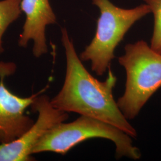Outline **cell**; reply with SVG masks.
<instances>
[{"instance_id":"1","label":"cell","mask_w":161,"mask_h":161,"mask_svg":"<svg viewBox=\"0 0 161 161\" xmlns=\"http://www.w3.org/2000/svg\"><path fill=\"white\" fill-rule=\"evenodd\" d=\"M61 32L66 60V75L62 89L51 99L53 106L68 113L74 112L106 122L132 138L136 137V130L123 115L114 97L117 78L110 68L106 80L95 78L78 56L68 31L62 28Z\"/></svg>"},{"instance_id":"2","label":"cell","mask_w":161,"mask_h":161,"mask_svg":"<svg viewBox=\"0 0 161 161\" xmlns=\"http://www.w3.org/2000/svg\"><path fill=\"white\" fill-rule=\"evenodd\" d=\"M119 64L126 72L125 91L117 104L128 120L134 119L161 87V54L143 40L127 44Z\"/></svg>"},{"instance_id":"5","label":"cell","mask_w":161,"mask_h":161,"mask_svg":"<svg viewBox=\"0 0 161 161\" xmlns=\"http://www.w3.org/2000/svg\"><path fill=\"white\" fill-rule=\"evenodd\" d=\"M31 108L38 114L36 121L16 140L0 144V161H32L33 149L46 132L69 118L68 113L54 108L47 95H38Z\"/></svg>"},{"instance_id":"4","label":"cell","mask_w":161,"mask_h":161,"mask_svg":"<svg viewBox=\"0 0 161 161\" xmlns=\"http://www.w3.org/2000/svg\"><path fill=\"white\" fill-rule=\"evenodd\" d=\"M92 3L100 11L96 31L79 57L82 62H90L92 72L102 76L110 68L115 50L127 32L151 10L146 4L125 9L115 6L109 0H92Z\"/></svg>"},{"instance_id":"6","label":"cell","mask_w":161,"mask_h":161,"mask_svg":"<svg viewBox=\"0 0 161 161\" xmlns=\"http://www.w3.org/2000/svg\"><path fill=\"white\" fill-rule=\"evenodd\" d=\"M16 69L13 63L0 62V144L16 140L34 123L25 111L40 92L28 97L12 92L6 86L5 80Z\"/></svg>"},{"instance_id":"9","label":"cell","mask_w":161,"mask_h":161,"mask_svg":"<svg viewBox=\"0 0 161 161\" xmlns=\"http://www.w3.org/2000/svg\"><path fill=\"white\" fill-rule=\"evenodd\" d=\"M145 4L149 6L153 14L154 23L150 47L161 54V0H143Z\"/></svg>"},{"instance_id":"7","label":"cell","mask_w":161,"mask_h":161,"mask_svg":"<svg viewBox=\"0 0 161 161\" xmlns=\"http://www.w3.org/2000/svg\"><path fill=\"white\" fill-rule=\"evenodd\" d=\"M20 7L26 15V20L18 45L26 47L29 41H32L33 55L35 58H40L48 52L46 27L56 23L57 18L49 0H21Z\"/></svg>"},{"instance_id":"8","label":"cell","mask_w":161,"mask_h":161,"mask_svg":"<svg viewBox=\"0 0 161 161\" xmlns=\"http://www.w3.org/2000/svg\"><path fill=\"white\" fill-rule=\"evenodd\" d=\"M21 0L0 1V54L4 52L3 36L8 27L20 17Z\"/></svg>"},{"instance_id":"3","label":"cell","mask_w":161,"mask_h":161,"mask_svg":"<svg viewBox=\"0 0 161 161\" xmlns=\"http://www.w3.org/2000/svg\"><path fill=\"white\" fill-rule=\"evenodd\" d=\"M95 138L112 141L116 147V159L141 158L140 150L133 145L132 137L127 133L109 123L83 115L75 121L63 122L48 130L35 145L32 155L42 152L65 155L76 145Z\"/></svg>"}]
</instances>
